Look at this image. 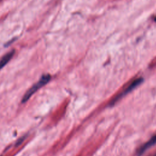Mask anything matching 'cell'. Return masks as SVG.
<instances>
[{
  "label": "cell",
  "instance_id": "1",
  "mask_svg": "<svg viewBox=\"0 0 156 156\" xmlns=\"http://www.w3.org/2000/svg\"><path fill=\"white\" fill-rule=\"evenodd\" d=\"M51 79V76L49 74L43 75L40 80L35 83L31 88H30L26 93L24 94L22 98V102H26L38 89L41 88L44 85H46Z\"/></svg>",
  "mask_w": 156,
  "mask_h": 156
},
{
  "label": "cell",
  "instance_id": "2",
  "mask_svg": "<svg viewBox=\"0 0 156 156\" xmlns=\"http://www.w3.org/2000/svg\"><path fill=\"white\" fill-rule=\"evenodd\" d=\"M143 81V78H138L135 80H134L132 82H131L130 83V85H129L128 87H127L125 90H124V91H122L120 94H119L116 97H115L111 102L110 103V105H114L116 102H118L121 98H122V97H124L126 94H128L129 92H130L132 90L135 89L137 86H138L140 84H141L142 83V82Z\"/></svg>",
  "mask_w": 156,
  "mask_h": 156
},
{
  "label": "cell",
  "instance_id": "3",
  "mask_svg": "<svg viewBox=\"0 0 156 156\" xmlns=\"http://www.w3.org/2000/svg\"><path fill=\"white\" fill-rule=\"evenodd\" d=\"M156 144V135L153 136L148 141L144 143L143 146H141L137 151V155L138 156L141 155L147 149H148L151 146L155 145Z\"/></svg>",
  "mask_w": 156,
  "mask_h": 156
},
{
  "label": "cell",
  "instance_id": "4",
  "mask_svg": "<svg viewBox=\"0 0 156 156\" xmlns=\"http://www.w3.org/2000/svg\"><path fill=\"white\" fill-rule=\"evenodd\" d=\"M15 54V51L12 50L9 52H7L6 54H5L0 60V69H2L5 65H7V63L11 60V58L13 57V55Z\"/></svg>",
  "mask_w": 156,
  "mask_h": 156
},
{
  "label": "cell",
  "instance_id": "5",
  "mask_svg": "<svg viewBox=\"0 0 156 156\" xmlns=\"http://www.w3.org/2000/svg\"><path fill=\"white\" fill-rule=\"evenodd\" d=\"M152 156H156V153L154 154V155H152Z\"/></svg>",
  "mask_w": 156,
  "mask_h": 156
},
{
  "label": "cell",
  "instance_id": "6",
  "mask_svg": "<svg viewBox=\"0 0 156 156\" xmlns=\"http://www.w3.org/2000/svg\"><path fill=\"white\" fill-rule=\"evenodd\" d=\"M154 20H155V21H156V16H155V18H154Z\"/></svg>",
  "mask_w": 156,
  "mask_h": 156
}]
</instances>
